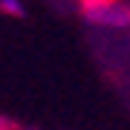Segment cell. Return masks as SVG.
Listing matches in <instances>:
<instances>
[{"label": "cell", "instance_id": "obj_1", "mask_svg": "<svg viewBox=\"0 0 130 130\" xmlns=\"http://www.w3.org/2000/svg\"><path fill=\"white\" fill-rule=\"evenodd\" d=\"M81 12L93 26H104V29L130 26V6L124 0H84Z\"/></svg>", "mask_w": 130, "mask_h": 130}, {"label": "cell", "instance_id": "obj_2", "mask_svg": "<svg viewBox=\"0 0 130 130\" xmlns=\"http://www.w3.org/2000/svg\"><path fill=\"white\" fill-rule=\"evenodd\" d=\"M0 12L9 18H23L26 14V3L23 0H0Z\"/></svg>", "mask_w": 130, "mask_h": 130}, {"label": "cell", "instance_id": "obj_3", "mask_svg": "<svg viewBox=\"0 0 130 130\" xmlns=\"http://www.w3.org/2000/svg\"><path fill=\"white\" fill-rule=\"evenodd\" d=\"M0 130H3V127H0Z\"/></svg>", "mask_w": 130, "mask_h": 130}]
</instances>
